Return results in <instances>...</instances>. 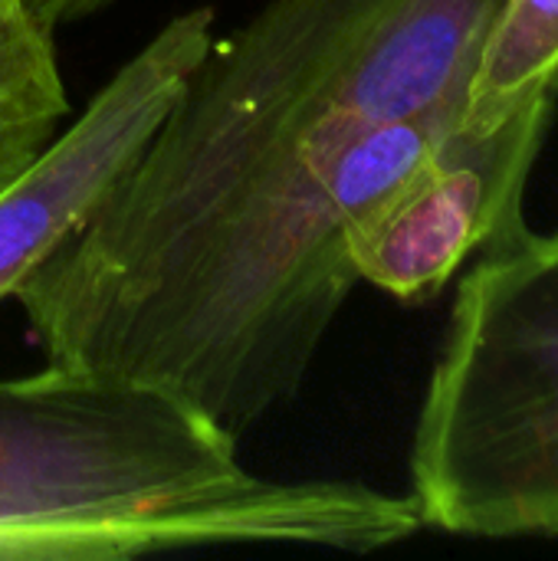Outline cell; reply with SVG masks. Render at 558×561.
Here are the masks:
<instances>
[{"label": "cell", "mask_w": 558, "mask_h": 561, "mask_svg": "<svg viewBox=\"0 0 558 561\" xmlns=\"http://www.w3.org/2000/svg\"><path fill=\"white\" fill-rule=\"evenodd\" d=\"M506 0H266L13 293L46 365L168 388L230 434L289 401L358 276L345 233L464 125Z\"/></svg>", "instance_id": "cell-1"}, {"label": "cell", "mask_w": 558, "mask_h": 561, "mask_svg": "<svg viewBox=\"0 0 558 561\" xmlns=\"http://www.w3.org/2000/svg\"><path fill=\"white\" fill-rule=\"evenodd\" d=\"M187 398L46 365L0 378V561H115L210 546L378 552L424 529L418 500L266 480Z\"/></svg>", "instance_id": "cell-2"}, {"label": "cell", "mask_w": 558, "mask_h": 561, "mask_svg": "<svg viewBox=\"0 0 558 561\" xmlns=\"http://www.w3.org/2000/svg\"><path fill=\"white\" fill-rule=\"evenodd\" d=\"M431 529L558 536V233L520 227L457 286L411 444Z\"/></svg>", "instance_id": "cell-3"}, {"label": "cell", "mask_w": 558, "mask_h": 561, "mask_svg": "<svg viewBox=\"0 0 558 561\" xmlns=\"http://www.w3.org/2000/svg\"><path fill=\"white\" fill-rule=\"evenodd\" d=\"M214 39V10L171 16L89 99L82 115L0 187V302L86 224L151 138Z\"/></svg>", "instance_id": "cell-4"}, {"label": "cell", "mask_w": 558, "mask_h": 561, "mask_svg": "<svg viewBox=\"0 0 558 561\" xmlns=\"http://www.w3.org/2000/svg\"><path fill=\"white\" fill-rule=\"evenodd\" d=\"M553 112L556 99H539L487 135L457 131L345 233L358 283L428 302L467 260L526 227L523 194Z\"/></svg>", "instance_id": "cell-5"}, {"label": "cell", "mask_w": 558, "mask_h": 561, "mask_svg": "<svg viewBox=\"0 0 558 561\" xmlns=\"http://www.w3.org/2000/svg\"><path fill=\"white\" fill-rule=\"evenodd\" d=\"M539 99H558V0H506L477 62L464 135H487Z\"/></svg>", "instance_id": "cell-6"}, {"label": "cell", "mask_w": 558, "mask_h": 561, "mask_svg": "<svg viewBox=\"0 0 558 561\" xmlns=\"http://www.w3.org/2000/svg\"><path fill=\"white\" fill-rule=\"evenodd\" d=\"M53 36L23 3L0 13V187L46 148L69 115Z\"/></svg>", "instance_id": "cell-7"}, {"label": "cell", "mask_w": 558, "mask_h": 561, "mask_svg": "<svg viewBox=\"0 0 558 561\" xmlns=\"http://www.w3.org/2000/svg\"><path fill=\"white\" fill-rule=\"evenodd\" d=\"M23 10L46 30H59L66 23H76L82 16H92L99 7H105L109 0H20Z\"/></svg>", "instance_id": "cell-8"}, {"label": "cell", "mask_w": 558, "mask_h": 561, "mask_svg": "<svg viewBox=\"0 0 558 561\" xmlns=\"http://www.w3.org/2000/svg\"><path fill=\"white\" fill-rule=\"evenodd\" d=\"M13 3H20V0H0V13H3L7 7H13Z\"/></svg>", "instance_id": "cell-9"}]
</instances>
